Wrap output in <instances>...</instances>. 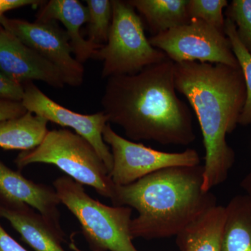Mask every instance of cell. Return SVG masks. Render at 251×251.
I'll return each instance as SVG.
<instances>
[{"label": "cell", "instance_id": "4fadbf2b", "mask_svg": "<svg viewBox=\"0 0 251 251\" xmlns=\"http://www.w3.org/2000/svg\"><path fill=\"white\" fill-rule=\"evenodd\" d=\"M36 21H59L67 32L75 58L83 64L95 57L100 48L93 45L81 34V27L88 22L87 6L78 0H50L44 3Z\"/></svg>", "mask_w": 251, "mask_h": 251}, {"label": "cell", "instance_id": "9a60e30c", "mask_svg": "<svg viewBox=\"0 0 251 251\" xmlns=\"http://www.w3.org/2000/svg\"><path fill=\"white\" fill-rule=\"evenodd\" d=\"M225 206L216 204L176 235L181 251H221Z\"/></svg>", "mask_w": 251, "mask_h": 251}, {"label": "cell", "instance_id": "d6986e66", "mask_svg": "<svg viewBox=\"0 0 251 251\" xmlns=\"http://www.w3.org/2000/svg\"><path fill=\"white\" fill-rule=\"evenodd\" d=\"M224 32L230 43L245 82L247 97L244 108L239 117V125H251V54L241 42L235 25L229 18L226 19Z\"/></svg>", "mask_w": 251, "mask_h": 251}, {"label": "cell", "instance_id": "484cf974", "mask_svg": "<svg viewBox=\"0 0 251 251\" xmlns=\"http://www.w3.org/2000/svg\"><path fill=\"white\" fill-rule=\"evenodd\" d=\"M0 251H28L9 235L0 224Z\"/></svg>", "mask_w": 251, "mask_h": 251}, {"label": "cell", "instance_id": "f1b7e54d", "mask_svg": "<svg viewBox=\"0 0 251 251\" xmlns=\"http://www.w3.org/2000/svg\"><path fill=\"white\" fill-rule=\"evenodd\" d=\"M1 29H2V27H1V26L0 25V30H1Z\"/></svg>", "mask_w": 251, "mask_h": 251}, {"label": "cell", "instance_id": "44dd1931", "mask_svg": "<svg viewBox=\"0 0 251 251\" xmlns=\"http://www.w3.org/2000/svg\"><path fill=\"white\" fill-rule=\"evenodd\" d=\"M227 6V0H188V14L190 19L201 20L224 32V9Z\"/></svg>", "mask_w": 251, "mask_h": 251}, {"label": "cell", "instance_id": "4316f807", "mask_svg": "<svg viewBox=\"0 0 251 251\" xmlns=\"http://www.w3.org/2000/svg\"><path fill=\"white\" fill-rule=\"evenodd\" d=\"M240 186L244 191V194L247 195L251 200V172L243 178Z\"/></svg>", "mask_w": 251, "mask_h": 251}, {"label": "cell", "instance_id": "cb8c5ba5", "mask_svg": "<svg viewBox=\"0 0 251 251\" xmlns=\"http://www.w3.org/2000/svg\"><path fill=\"white\" fill-rule=\"evenodd\" d=\"M27 112L22 102L0 99V122L23 116Z\"/></svg>", "mask_w": 251, "mask_h": 251}, {"label": "cell", "instance_id": "d4e9b609", "mask_svg": "<svg viewBox=\"0 0 251 251\" xmlns=\"http://www.w3.org/2000/svg\"><path fill=\"white\" fill-rule=\"evenodd\" d=\"M43 4L44 1L38 0H0V18L4 16L5 13L11 10Z\"/></svg>", "mask_w": 251, "mask_h": 251}, {"label": "cell", "instance_id": "ffe728a7", "mask_svg": "<svg viewBox=\"0 0 251 251\" xmlns=\"http://www.w3.org/2000/svg\"><path fill=\"white\" fill-rule=\"evenodd\" d=\"M88 11L87 40L101 48L108 41L112 20V4L110 0H87Z\"/></svg>", "mask_w": 251, "mask_h": 251}, {"label": "cell", "instance_id": "8fae6325", "mask_svg": "<svg viewBox=\"0 0 251 251\" xmlns=\"http://www.w3.org/2000/svg\"><path fill=\"white\" fill-rule=\"evenodd\" d=\"M0 72L22 85L34 80L54 88L66 85L58 68L3 28L0 30Z\"/></svg>", "mask_w": 251, "mask_h": 251}, {"label": "cell", "instance_id": "7c38bea8", "mask_svg": "<svg viewBox=\"0 0 251 251\" xmlns=\"http://www.w3.org/2000/svg\"><path fill=\"white\" fill-rule=\"evenodd\" d=\"M0 198L10 204H26L36 210L54 228L62 232L59 223L60 204L55 190L36 184L0 161Z\"/></svg>", "mask_w": 251, "mask_h": 251}, {"label": "cell", "instance_id": "7402d4cb", "mask_svg": "<svg viewBox=\"0 0 251 251\" xmlns=\"http://www.w3.org/2000/svg\"><path fill=\"white\" fill-rule=\"evenodd\" d=\"M226 16L235 25L239 39L251 54V0H234L227 6Z\"/></svg>", "mask_w": 251, "mask_h": 251}, {"label": "cell", "instance_id": "5bb4252c", "mask_svg": "<svg viewBox=\"0 0 251 251\" xmlns=\"http://www.w3.org/2000/svg\"><path fill=\"white\" fill-rule=\"evenodd\" d=\"M0 217L6 219L34 251H66L61 245L62 232L30 206L0 204Z\"/></svg>", "mask_w": 251, "mask_h": 251}, {"label": "cell", "instance_id": "83f0119b", "mask_svg": "<svg viewBox=\"0 0 251 251\" xmlns=\"http://www.w3.org/2000/svg\"><path fill=\"white\" fill-rule=\"evenodd\" d=\"M69 247H70V249H72V250L74 251H83L80 250V249H79V248L77 247V246H75V244H74V243H71L70 245H69Z\"/></svg>", "mask_w": 251, "mask_h": 251}, {"label": "cell", "instance_id": "ba28073f", "mask_svg": "<svg viewBox=\"0 0 251 251\" xmlns=\"http://www.w3.org/2000/svg\"><path fill=\"white\" fill-rule=\"evenodd\" d=\"M103 138L112 153L113 162L110 176L116 186L132 184L166 168L201 164V157L196 150L187 149L181 152L158 151L124 138L109 123L104 128Z\"/></svg>", "mask_w": 251, "mask_h": 251}, {"label": "cell", "instance_id": "603a6c76", "mask_svg": "<svg viewBox=\"0 0 251 251\" xmlns=\"http://www.w3.org/2000/svg\"><path fill=\"white\" fill-rule=\"evenodd\" d=\"M23 95V85L11 80L0 72V99L21 102Z\"/></svg>", "mask_w": 251, "mask_h": 251}, {"label": "cell", "instance_id": "ac0fdd59", "mask_svg": "<svg viewBox=\"0 0 251 251\" xmlns=\"http://www.w3.org/2000/svg\"><path fill=\"white\" fill-rule=\"evenodd\" d=\"M143 16L153 35L179 27L189 21L188 0H129Z\"/></svg>", "mask_w": 251, "mask_h": 251}, {"label": "cell", "instance_id": "e0dca14e", "mask_svg": "<svg viewBox=\"0 0 251 251\" xmlns=\"http://www.w3.org/2000/svg\"><path fill=\"white\" fill-rule=\"evenodd\" d=\"M225 210L221 251H251V200L238 195Z\"/></svg>", "mask_w": 251, "mask_h": 251}, {"label": "cell", "instance_id": "6da1fadb", "mask_svg": "<svg viewBox=\"0 0 251 251\" xmlns=\"http://www.w3.org/2000/svg\"><path fill=\"white\" fill-rule=\"evenodd\" d=\"M176 92L175 63L168 58L137 74L109 77L100 103L108 123L131 141L187 146L196 139L193 116Z\"/></svg>", "mask_w": 251, "mask_h": 251}, {"label": "cell", "instance_id": "3957f363", "mask_svg": "<svg viewBox=\"0 0 251 251\" xmlns=\"http://www.w3.org/2000/svg\"><path fill=\"white\" fill-rule=\"evenodd\" d=\"M204 166L173 167L155 172L132 184L116 186L114 206L138 212L132 219L133 239H163L178 235L217 204L211 191L203 190Z\"/></svg>", "mask_w": 251, "mask_h": 251}, {"label": "cell", "instance_id": "7a4b0ae2", "mask_svg": "<svg viewBox=\"0 0 251 251\" xmlns=\"http://www.w3.org/2000/svg\"><path fill=\"white\" fill-rule=\"evenodd\" d=\"M175 82L199 122L205 150L203 190L211 191L226 181L235 162L226 135L239 125L245 104L242 71L223 64L175 63Z\"/></svg>", "mask_w": 251, "mask_h": 251}, {"label": "cell", "instance_id": "8992f818", "mask_svg": "<svg viewBox=\"0 0 251 251\" xmlns=\"http://www.w3.org/2000/svg\"><path fill=\"white\" fill-rule=\"evenodd\" d=\"M112 20L106 44L94 59L103 62L101 77L137 74L168 59L145 35L141 18L127 1L112 0Z\"/></svg>", "mask_w": 251, "mask_h": 251}, {"label": "cell", "instance_id": "9c48e42d", "mask_svg": "<svg viewBox=\"0 0 251 251\" xmlns=\"http://www.w3.org/2000/svg\"><path fill=\"white\" fill-rule=\"evenodd\" d=\"M0 25L58 68L66 85L77 87L83 83V64L73 56L67 32L56 21L30 23L4 16L0 18Z\"/></svg>", "mask_w": 251, "mask_h": 251}, {"label": "cell", "instance_id": "277c9868", "mask_svg": "<svg viewBox=\"0 0 251 251\" xmlns=\"http://www.w3.org/2000/svg\"><path fill=\"white\" fill-rule=\"evenodd\" d=\"M16 163L20 168L33 163L53 165L103 197L112 201L115 196L116 185L103 160L87 140L70 130H49L42 143L34 150L22 151Z\"/></svg>", "mask_w": 251, "mask_h": 251}, {"label": "cell", "instance_id": "5b68a950", "mask_svg": "<svg viewBox=\"0 0 251 251\" xmlns=\"http://www.w3.org/2000/svg\"><path fill=\"white\" fill-rule=\"evenodd\" d=\"M60 203L80 224L82 234L97 251H139L130 234L132 209L108 206L86 193L83 185L68 176L53 182Z\"/></svg>", "mask_w": 251, "mask_h": 251}, {"label": "cell", "instance_id": "30bf717a", "mask_svg": "<svg viewBox=\"0 0 251 251\" xmlns=\"http://www.w3.org/2000/svg\"><path fill=\"white\" fill-rule=\"evenodd\" d=\"M23 87L21 102L28 112L44 117L48 122L72 128L94 147L110 173L113 162L112 153L103 138L108 118L103 111L92 115L77 113L54 101L33 82H26Z\"/></svg>", "mask_w": 251, "mask_h": 251}, {"label": "cell", "instance_id": "52a82bcc", "mask_svg": "<svg viewBox=\"0 0 251 251\" xmlns=\"http://www.w3.org/2000/svg\"><path fill=\"white\" fill-rule=\"evenodd\" d=\"M150 44L175 63L198 62L239 67L225 32L196 18L150 38Z\"/></svg>", "mask_w": 251, "mask_h": 251}, {"label": "cell", "instance_id": "2e32d148", "mask_svg": "<svg viewBox=\"0 0 251 251\" xmlns=\"http://www.w3.org/2000/svg\"><path fill=\"white\" fill-rule=\"evenodd\" d=\"M49 122L44 117L26 112L23 116L0 122V148L30 151L45 138Z\"/></svg>", "mask_w": 251, "mask_h": 251}]
</instances>
